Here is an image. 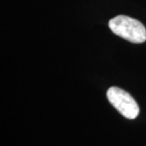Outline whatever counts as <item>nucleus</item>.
Masks as SVG:
<instances>
[{
    "mask_svg": "<svg viewBox=\"0 0 146 146\" xmlns=\"http://www.w3.org/2000/svg\"><path fill=\"white\" fill-rule=\"evenodd\" d=\"M109 27L115 34L132 43H143L146 41V29L136 19L120 15L111 19Z\"/></svg>",
    "mask_w": 146,
    "mask_h": 146,
    "instance_id": "f257e3e1",
    "label": "nucleus"
},
{
    "mask_svg": "<svg viewBox=\"0 0 146 146\" xmlns=\"http://www.w3.org/2000/svg\"><path fill=\"white\" fill-rule=\"evenodd\" d=\"M106 96L112 106L125 118L134 119L138 116L139 106L127 92L118 87H111L108 89Z\"/></svg>",
    "mask_w": 146,
    "mask_h": 146,
    "instance_id": "f03ea898",
    "label": "nucleus"
}]
</instances>
